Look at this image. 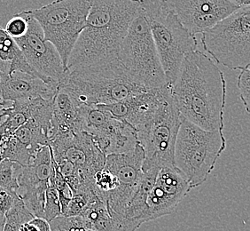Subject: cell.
I'll list each match as a JSON object with an SVG mask.
<instances>
[{"mask_svg":"<svg viewBox=\"0 0 250 231\" xmlns=\"http://www.w3.org/2000/svg\"><path fill=\"white\" fill-rule=\"evenodd\" d=\"M170 89L171 87L166 84L161 88L137 93L122 101L96 106L136 129L155 111Z\"/></svg>","mask_w":250,"mask_h":231,"instance_id":"16","label":"cell"},{"mask_svg":"<svg viewBox=\"0 0 250 231\" xmlns=\"http://www.w3.org/2000/svg\"><path fill=\"white\" fill-rule=\"evenodd\" d=\"M191 190L188 179L178 168L160 169L146 200L145 223L172 213Z\"/></svg>","mask_w":250,"mask_h":231,"instance_id":"14","label":"cell"},{"mask_svg":"<svg viewBox=\"0 0 250 231\" xmlns=\"http://www.w3.org/2000/svg\"><path fill=\"white\" fill-rule=\"evenodd\" d=\"M83 130L91 135L104 154H121L134 149L137 134L131 125L118 120L97 106H81Z\"/></svg>","mask_w":250,"mask_h":231,"instance_id":"11","label":"cell"},{"mask_svg":"<svg viewBox=\"0 0 250 231\" xmlns=\"http://www.w3.org/2000/svg\"><path fill=\"white\" fill-rule=\"evenodd\" d=\"M54 164L53 170L50 178H49L48 185L45 193V203H44V211H43V219L50 222L55 219L56 217L62 215V208L59 200V195L57 189L55 188L54 184Z\"/></svg>","mask_w":250,"mask_h":231,"instance_id":"23","label":"cell"},{"mask_svg":"<svg viewBox=\"0 0 250 231\" xmlns=\"http://www.w3.org/2000/svg\"><path fill=\"white\" fill-rule=\"evenodd\" d=\"M171 95L185 119L204 130H224L226 80L207 54L195 50L184 58Z\"/></svg>","mask_w":250,"mask_h":231,"instance_id":"1","label":"cell"},{"mask_svg":"<svg viewBox=\"0 0 250 231\" xmlns=\"http://www.w3.org/2000/svg\"><path fill=\"white\" fill-rule=\"evenodd\" d=\"M57 90L79 107L113 103L148 91L135 82L119 57L67 70Z\"/></svg>","mask_w":250,"mask_h":231,"instance_id":"3","label":"cell"},{"mask_svg":"<svg viewBox=\"0 0 250 231\" xmlns=\"http://www.w3.org/2000/svg\"><path fill=\"white\" fill-rule=\"evenodd\" d=\"M18 14L27 21L28 29L24 36L15 39V42L29 66L39 73L45 82L58 87L66 73L60 54L53 44L44 39L39 23L28 15L26 10Z\"/></svg>","mask_w":250,"mask_h":231,"instance_id":"12","label":"cell"},{"mask_svg":"<svg viewBox=\"0 0 250 231\" xmlns=\"http://www.w3.org/2000/svg\"><path fill=\"white\" fill-rule=\"evenodd\" d=\"M231 2L232 4L238 5L240 7H245V6H250V0H228Z\"/></svg>","mask_w":250,"mask_h":231,"instance_id":"29","label":"cell"},{"mask_svg":"<svg viewBox=\"0 0 250 231\" xmlns=\"http://www.w3.org/2000/svg\"><path fill=\"white\" fill-rule=\"evenodd\" d=\"M144 151L140 143L121 154L107 155L104 167L116 176L118 187L106 198V207L113 222L124 214L143 176Z\"/></svg>","mask_w":250,"mask_h":231,"instance_id":"10","label":"cell"},{"mask_svg":"<svg viewBox=\"0 0 250 231\" xmlns=\"http://www.w3.org/2000/svg\"><path fill=\"white\" fill-rule=\"evenodd\" d=\"M202 36V46L216 63L236 70L250 64V6L241 7Z\"/></svg>","mask_w":250,"mask_h":231,"instance_id":"9","label":"cell"},{"mask_svg":"<svg viewBox=\"0 0 250 231\" xmlns=\"http://www.w3.org/2000/svg\"><path fill=\"white\" fill-rule=\"evenodd\" d=\"M166 82L172 87L188 53L197 50L196 37L184 27L166 0H140Z\"/></svg>","mask_w":250,"mask_h":231,"instance_id":"4","label":"cell"},{"mask_svg":"<svg viewBox=\"0 0 250 231\" xmlns=\"http://www.w3.org/2000/svg\"><path fill=\"white\" fill-rule=\"evenodd\" d=\"M184 27L192 35L203 33L241 8L228 0H166Z\"/></svg>","mask_w":250,"mask_h":231,"instance_id":"15","label":"cell"},{"mask_svg":"<svg viewBox=\"0 0 250 231\" xmlns=\"http://www.w3.org/2000/svg\"><path fill=\"white\" fill-rule=\"evenodd\" d=\"M57 88L26 73L0 72V98L3 101H25L36 98L52 100Z\"/></svg>","mask_w":250,"mask_h":231,"instance_id":"17","label":"cell"},{"mask_svg":"<svg viewBox=\"0 0 250 231\" xmlns=\"http://www.w3.org/2000/svg\"><path fill=\"white\" fill-rule=\"evenodd\" d=\"M54 160L65 159L74 165L87 183L94 185V175L104 167L106 155L97 146L92 136L82 131L57 136L50 140Z\"/></svg>","mask_w":250,"mask_h":231,"instance_id":"13","label":"cell"},{"mask_svg":"<svg viewBox=\"0 0 250 231\" xmlns=\"http://www.w3.org/2000/svg\"><path fill=\"white\" fill-rule=\"evenodd\" d=\"M119 59L135 82L145 89H157L167 84L142 8L122 42Z\"/></svg>","mask_w":250,"mask_h":231,"instance_id":"8","label":"cell"},{"mask_svg":"<svg viewBox=\"0 0 250 231\" xmlns=\"http://www.w3.org/2000/svg\"><path fill=\"white\" fill-rule=\"evenodd\" d=\"M226 148L224 130L207 131L182 117L175 150L174 166L187 177L191 188L207 181Z\"/></svg>","mask_w":250,"mask_h":231,"instance_id":"5","label":"cell"},{"mask_svg":"<svg viewBox=\"0 0 250 231\" xmlns=\"http://www.w3.org/2000/svg\"><path fill=\"white\" fill-rule=\"evenodd\" d=\"M91 0H55L38 9L26 10L39 23L44 39L56 48L67 64L80 34L85 28Z\"/></svg>","mask_w":250,"mask_h":231,"instance_id":"7","label":"cell"},{"mask_svg":"<svg viewBox=\"0 0 250 231\" xmlns=\"http://www.w3.org/2000/svg\"><path fill=\"white\" fill-rule=\"evenodd\" d=\"M16 71L32 75L44 81L39 73L29 66L15 39L0 27V72L11 74Z\"/></svg>","mask_w":250,"mask_h":231,"instance_id":"19","label":"cell"},{"mask_svg":"<svg viewBox=\"0 0 250 231\" xmlns=\"http://www.w3.org/2000/svg\"><path fill=\"white\" fill-rule=\"evenodd\" d=\"M3 231H19V228L14 226V225L7 223V222H5V226H4Z\"/></svg>","mask_w":250,"mask_h":231,"instance_id":"30","label":"cell"},{"mask_svg":"<svg viewBox=\"0 0 250 231\" xmlns=\"http://www.w3.org/2000/svg\"><path fill=\"white\" fill-rule=\"evenodd\" d=\"M51 231H95L88 226L80 215L64 216L60 215L49 222Z\"/></svg>","mask_w":250,"mask_h":231,"instance_id":"24","label":"cell"},{"mask_svg":"<svg viewBox=\"0 0 250 231\" xmlns=\"http://www.w3.org/2000/svg\"><path fill=\"white\" fill-rule=\"evenodd\" d=\"M19 198L17 193L12 192L0 187V213L5 215Z\"/></svg>","mask_w":250,"mask_h":231,"instance_id":"27","label":"cell"},{"mask_svg":"<svg viewBox=\"0 0 250 231\" xmlns=\"http://www.w3.org/2000/svg\"><path fill=\"white\" fill-rule=\"evenodd\" d=\"M28 29V23L23 16L16 14L10 20L5 27V32L14 39H19L24 36Z\"/></svg>","mask_w":250,"mask_h":231,"instance_id":"26","label":"cell"},{"mask_svg":"<svg viewBox=\"0 0 250 231\" xmlns=\"http://www.w3.org/2000/svg\"><path fill=\"white\" fill-rule=\"evenodd\" d=\"M86 222L88 226L95 231H114L113 220L106 204L99 197L88 203L79 214Z\"/></svg>","mask_w":250,"mask_h":231,"instance_id":"20","label":"cell"},{"mask_svg":"<svg viewBox=\"0 0 250 231\" xmlns=\"http://www.w3.org/2000/svg\"><path fill=\"white\" fill-rule=\"evenodd\" d=\"M237 87L239 89L241 100L245 107L246 111H250V69L249 67L241 69L237 79Z\"/></svg>","mask_w":250,"mask_h":231,"instance_id":"25","label":"cell"},{"mask_svg":"<svg viewBox=\"0 0 250 231\" xmlns=\"http://www.w3.org/2000/svg\"><path fill=\"white\" fill-rule=\"evenodd\" d=\"M140 8V0H91L85 28L69 56L67 70L119 57L122 42Z\"/></svg>","mask_w":250,"mask_h":231,"instance_id":"2","label":"cell"},{"mask_svg":"<svg viewBox=\"0 0 250 231\" xmlns=\"http://www.w3.org/2000/svg\"><path fill=\"white\" fill-rule=\"evenodd\" d=\"M181 120L170 89L155 111L135 129L144 151L143 172L174 166V150Z\"/></svg>","mask_w":250,"mask_h":231,"instance_id":"6","label":"cell"},{"mask_svg":"<svg viewBox=\"0 0 250 231\" xmlns=\"http://www.w3.org/2000/svg\"><path fill=\"white\" fill-rule=\"evenodd\" d=\"M22 166L9 160L0 161V187L12 192H18V177Z\"/></svg>","mask_w":250,"mask_h":231,"instance_id":"22","label":"cell"},{"mask_svg":"<svg viewBox=\"0 0 250 231\" xmlns=\"http://www.w3.org/2000/svg\"><path fill=\"white\" fill-rule=\"evenodd\" d=\"M19 231H51L49 222L43 218L33 217L20 227Z\"/></svg>","mask_w":250,"mask_h":231,"instance_id":"28","label":"cell"},{"mask_svg":"<svg viewBox=\"0 0 250 231\" xmlns=\"http://www.w3.org/2000/svg\"><path fill=\"white\" fill-rule=\"evenodd\" d=\"M1 101H2V100H1V98H0V102H1Z\"/></svg>","mask_w":250,"mask_h":231,"instance_id":"31","label":"cell"},{"mask_svg":"<svg viewBox=\"0 0 250 231\" xmlns=\"http://www.w3.org/2000/svg\"><path fill=\"white\" fill-rule=\"evenodd\" d=\"M81 108L66 92L57 90L53 97V116L51 121L50 140L57 136L73 135L83 130Z\"/></svg>","mask_w":250,"mask_h":231,"instance_id":"18","label":"cell"},{"mask_svg":"<svg viewBox=\"0 0 250 231\" xmlns=\"http://www.w3.org/2000/svg\"><path fill=\"white\" fill-rule=\"evenodd\" d=\"M35 154L27 147L21 144L14 136L0 140V161L9 160L21 166H27L31 163Z\"/></svg>","mask_w":250,"mask_h":231,"instance_id":"21","label":"cell"}]
</instances>
